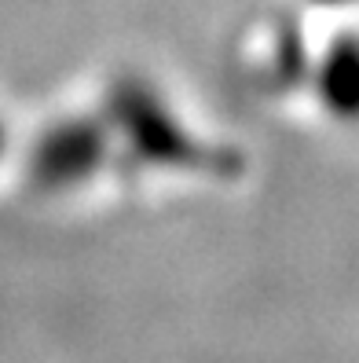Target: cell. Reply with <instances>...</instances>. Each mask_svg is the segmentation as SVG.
Listing matches in <instances>:
<instances>
[{"instance_id":"5","label":"cell","mask_w":359,"mask_h":363,"mask_svg":"<svg viewBox=\"0 0 359 363\" xmlns=\"http://www.w3.org/2000/svg\"><path fill=\"white\" fill-rule=\"evenodd\" d=\"M319 8H348V4H359V0H312Z\"/></svg>"},{"instance_id":"3","label":"cell","mask_w":359,"mask_h":363,"mask_svg":"<svg viewBox=\"0 0 359 363\" xmlns=\"http://www.w3.org/2000/svg\"><path fill=\"white\" fill-rule=\"evenodd\" d=\"M308 81L326 114L359 121V33H337L323 55L308 62Z\"/></svg>"},{"instance_id":"2","label":"cell","mask_w":359,"mask_h":363,"mask_svg":"<svg viewBox=\"0 0 359 363\" xmlns=\"http://www.w3.org/2000/svg\"><path fill=\"white\" fill-rule=\"evenodd\" d=\"M114 151L103 114H62L40 129L26 151V177L45 195L89 184Z\"/></svg>"},{"instance_id":"1","label":"cell","mask_w":359,"mask_h":363,"mask_svg":"<svg viewBox=\"0 0 359 363\" xmlns=\"http://www.w3.org/2000/svg\"><path fill=\"white\" fill-rule=\"evenodd\" d=\"M103 121L110 140L129 155L136 169H165V173H202L231 177L242 169V158L224 143H209L187 129L169 99L139 74L118 77L103 99Z\"/></svg>"},{"instance_id":"6","label":"cell","mask_w":359,"mask_h":363,"mask_svg":"<svg viewBox=\"0 0 359 363\" xmlns=\"http://www.w3.org/2000/svg\"><path fill=\"white\" fill-rule=\"evenodd\" d=\"M4 147H8V125H4V118H0V155H4Z\"/></svg>"},{"instance_id":"4","label":"cell","mask_w":359,"mask_h":363,"mask_svg":"<svg viewBox=\"0 0 359 363\" xmlns=\"http://www.w3.org/2000/svg\"><path fill=\"white\" fill-rule=\"evenodd\" d=\"M308 62L312 59H308V52L301 45V33L293 26L279 30V37L271 40V77H275L283 89H290V84H297L304 77Z\"/></svg>"}]
</instances>
